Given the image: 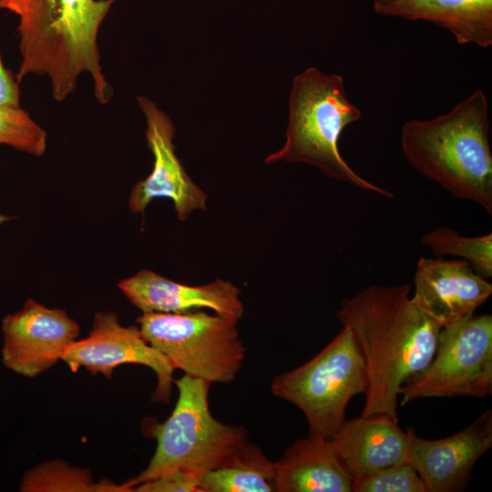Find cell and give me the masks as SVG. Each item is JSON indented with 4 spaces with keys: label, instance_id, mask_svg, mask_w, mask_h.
I'll use <instances>...</instances> for the list:
<instances>
[{
    "label": "cell",
    "instance_id": "obj_1",
    "mask_svg": "<svg viewBox=\"0 0 492 492\" xmlns=\"http://www.w3.org/2000/svg\"><path fill=\"white\" fill-rule=\"evenodd\" d=\"M411 285H371L342 301L336 316L363 353L368 377L361 416L398 422L400 387L431 361L442 326L413 302Z\"/></svg>",
    "mask_w": 492,
    "mask_h": 492
},
{
    "label": "cell",
    "instance_id": "obj_2",
    "mask_svg": "<svg viewBox=\"0 0 492 492\" xmlns=\"http://www.w3.org/2000/svg\"><path fill=\"white\" fill-rule=\"evenodd\" d=\"M115 1L0 0V11L18 16V84L30 74L47 76L53 98L62 102L87 73L96 99L108 103L113 91L102 71L97 36Z\"/></svg>",
    "mask_w": 492,
    "mask_h": 492
},
{
    "label": "cell",
    "instance_id": "obj_3",
    "mask_svg": "<svg viewBox=\"0 0 492 492\" xmlns=\"http://www.w3.org/2000/svg\"><path fill=\"white\" fill-rule=\"evenodd\" d=\"M489 130L487 98L477 89L446 114L407 120L401 129V149L420 174L492 214Z\"/></svg>",
    "mask_w": 492,
    "mask_h": 492
},
{
    "label": "cell",
    "instance_id": "obj_4",
    "mask_svg": "<svg viewBox=\"0 0 492 492\" xmlns=\"http://www.w3.org/2000/svg\"><path fill=\"white\" fill-rule=\"evenodd\" d=\"M361 116L341 76L309 67L292 81L285 143L265 162L306 163L331 179L393 199V193L359 176L339 152L343 129Z\"/></svg>",
    "mask_w": 492,
    "mask_h": 492
},
{
    "label": "cell",
    "instance_id": "obj_5",
    "mask_svg": "<svg viewBox=\"0 0 492 492\" xmlns=\"http://www.w3.org/2000/svg\"><path fill=\"white\" fill-rule=\"evenodd\" d=\"M179 396L170 416L151 429L157 447L149 464L127 481L132 487L175 470L201 477L227 465L248 443L244 427L225 424L210 413V383L184 374L174 380Z\"/></svg>",
    "mask_w": 492,
    "mask_h": 492
},
{
    "label": "cell",
    "instance_id": "obj_6",
    "mask_svg": "<svg viewBox=\"0 0 492 492\" xmlns=\"http://www.w3.org/2000/svg\"><path fill=\"white\" fill-rule=\"evenodd\" d=\"M367 387L363 353L345 326L314 357L275 376L271 384L274 396L292 403L304 414L309 436L326 440H332L346 421L350 400L365 395Z\"/></svg>",
    "mask_w": 492,
    "mask_h": 492
},
{
    "label": "cell",
    "instance_id": "obj_7",
    "mask_svg": "<svg viewBox=\"0 0 492 492\" xmlns=\"http://www.w3.org/2000/svg\"><path fill=\"white\" fill-rule=\"evenodd\" d=\"M144 339L174 370L212 383H231L238 375L246 349L238 322L195 310L183 313H143L137 319Z\"/></svg>",
    "mask_w": 492,
    "mask_h": 492
},
{
    "label": "cell",
    "instance_id": "obj_8",
    "mask_svg": "<svg viewBox=\"0 0 492 492\" xmlns=\"http://www.w3.org/2000/svg\"><path fill=\"white\" fill-rule=\"evenodd\" d=\"M492 394V315H471L441 328L429 364L399 389V405L419 398Z\"/></svg>",
    "mask_w": 492,
    "mask_h": 492
},
{
    "label": "cell",
    "instance_id": "obj_9",
    "mask_svg": "<svg viewBox=\"0 0 492 492\" xmlns=\"http://www.w3.org/2000/svg\"><path fill=\"white\" fill-rule=\"evenodd\" d=\"M61 360L73 373L85 367L91 374H101L108 379L121 364L148 366L157 376L152 402L169 404L174 368L159 351L144 339L138 326L121 325L117 313L112 311L97 313L88 336L72 342Z\"/></svg>",
    "mask_w": 492,
    "mask_h": 492
},
{
    "label": "cell",
    "instance_id": "obj_10",
    "mask_svg": "<svg viewBox=\"0 0 492 492\" xmlns=\"http://www.w3.org/2000/svg\"><path fill=\"white\" fill-rule=\"evenodd\" d=\"M3 364L12 372L35 378L61 360L80 332L78 323L62 309H50L27 299L21 310L2 319Z\"/></svg>",
    "mask_w": 492,
    "mask_h": 492
},
{
    "label": "cell",
    "instance_id": "obj_11",
    "mask_svg": "<svg viewBox=\"0 0 492 492\" xmlns=\"http://www.w3.org/2000/svg\"><path fill=\"white\" fill-rule=\"evenodd\" d=\"M137 101L146 118V138L154 164L149 175L133 187L129 210L143 213L153 199L169 198L179 220L188 219L195 210H206L207 194L193 182L176 156L171 119L148 97H138Z\"/></svg>",
    "mask_w": 492,
    "mask_h": 492
},
{
    "label": "cell",
    "instance_id": "obj_12",
    "mask_svg": "<svg viewBox=\"0 0 492 492\" xmlns=\"http://www.w3.org/2000/svg\"><path fill=\"white\" fill-rule=\"evenodd\" d=\"M407 462L423 480L426 492L464 490L480 457L492 446V410H486L456 434L425 439L407 427Z\"/></svg>",
    "mask_w": 492,
    "mask_h": 492
},
{
    "label": "cell",
    "instance_id": "obj_13",
    "mask_svg": "<svg viewBox=\"0 0 492 492\" xmlns=\"http://www.w3.org/2000/svg\"><path fill=\"white\" fill-rule=\"evenodd\" d=\"M413 302L442 327L468 318L490 297L492 284L463 260L420 257Z\"/></svg>",
    "mask_w": 492,
    "mask_h": 492
},
{
    "label": "cell",
    "instance_id": "obj_14",
    "mask_svg": "<svg viewBox=\"0 0 492 492\" xmlns=\"http://www.w3.org/2000/svg\"><path fill=\"white\" fill-rule=\"evenodd\" d=\"M118 286L142 313H183L207 308L237 322L244 313L240 289L221 279L194 286L144 269L119 281Z\"/></svg>",
    "mask_w": 492,
    "mask_h": 492
},
{
    "label": "cell",
    "instance_id": "obj_15",
    "mask_svg": "<svg viewBox=\"0 0 492 492\" xmlns=\"http://www.w3.org/2000/svg\"><path fill=\"white\" fill-rule=\"evenodd\" d=\"M331 441L353 480L407 462L406 432L387 415L346 419Z\"/></svg>",
    "mask_w": 492,
    "mask_h": 492
},
{
    "label": "cell",
    "instance_id": "obj_16",
    "mask_svg": "<svg viewBox=\"0 0 492 492\" xmlns=\"http://www.w3.org/2000/svg\"><path fill=\"white\" fill-rule=\"evenodd\" d=\"M353 482L331 440L308 436L273 462V492H352Z\"/></svg>",
    "mask_w": 492,
    "mask_h": 492
},
{
    "label": "cell",
    "instance_id": "obj_17",
    "mask_svg": "<svg viewBox=\"0 0 492 492\" xmlns=\"http://www.w3.org/2000/svg\"><path fill=\"white\" fill-rule=\"evenodd\" d=\"M373 9L384 16L433 23L461 45L492 46V0H374Z\"/></svg>",
    "mask_w": 492,
    "mask_h": 492
},
{
    "label": "cell",
    "instance_id": "obj_18",
    "mask_svg": "<svg viewBox=\"0 0 492 492\" xmlns=\"http://www.w3.org/2000/svg\"><path fill=\"white\" fill-rule=\"evenodd\" d=\"M273 462L249 442L225 466L204 474L201 492H273Z\"/></svg>",
    "mask_w": 492,
    "mask_h": 492
},
{
    "label": "cell",
    "instance_id": "obj_19",
    "mask_svg": "<svg viewBox=\"0 0 492 492\" xmlns=\"http://www.w3.org/2000/svg\"><path fill=\"white\" fill-rule=\"evenodd\" d=\"M21 492H133L127 482H96L88 468L77 467L59 460H48L29 469L19 486Z\"/></svg>",
    "mask_w": 492,
    "mask_h": 492
},
{
    "label": "cell",
    "instance_id": "obj_20",
    "mask_svg": "<svg viewBox=\"0 0 492 492\" xmlns=\"http://www.w3.org/2000/svg\"><path fill=\"white\" fill-rule=\"evenodd\" d=\"M424 246L439 257L453 255L466 261L481 277H492V233L466 237L447 227H438L421 238Z\"/></svg>",
    "mask_w": 492,
    "mask_h": 492
},
{
    "label": "cell",
    "instance_id": "obj_21",
    "mask_svg": "<svg viewBox=\"0 0 492 492\" xmlns=\"http://www.w3.org/2000/svg\"><path fill=\"white\" fill-rule=\"evenodd\" d=\"M0 144L39 157L46 148V132L19 106L0 104Z\"/></svg>",
    "mask_w": 492,
    "mask_h": 492
},
{
    "label": "cell",
    "instance_id": "obj_22",
    "mask_svg": "<svg viewBox=\"0 0 492 492\" xmlns=\"http://www.w3.org/2000/svg\"><path fill=\"white\" fill-rule=\"evenodd\" d=\"M352 492H426V488L415 469L405 462L355 478Z\"/></svg>",
    "mask_w": 492,
    "mask_h": 492
},
{
    "label": "cell",
    "instance_id": "obj_23",
    "mask_svg": "<svg viewBox=\"0 0 492 492\" xmlns=\"http://www.w3.org/2000/svg\"><path fill=\"white\" fill-rule=\"evenodd\" d=\"M200 477L182 470H175L133 487V492H201Z\"/></svg>",
    "mask_w": 492,
    "mask_h": 492
},
{
    "label": "cell",
    "instance_id": "obj_24",
    "mask_svg": "<svg viewBox=\"0 0 492 492\" xmlns=\"http://www.w3.org/2000/svg\"><path fill=\"white\" fill-rule=\"evenodd\" d=\"M15 77L6 69L0 56V104L19 106L20 90Z\"/></svg>",
    "mask_w": 492,
    "mask_h": 492
},
{
    "label": "cell",
    "instance_id": "obj_25",
    "mask_svg": "<svg viewBox=\"0 0 492 492\" xmlns=\"http://www.w3.org/2000/svg\"><path fill=\"white\" fill-rule=\"evenodd\" d=\"M10 220V217L8 216H5V215H0V224Z\"/></svg>",
    "mask_w": 492,
    "mask_h": 492
}]
</instances>
